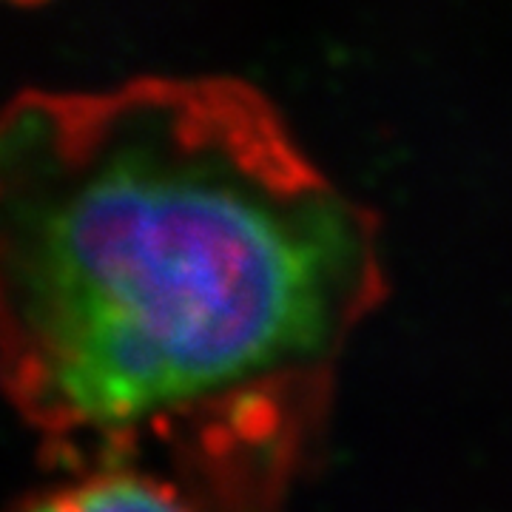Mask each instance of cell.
Returning a JSON list of instances; mask_svg holds the SVG:
<instances>
[{"instance_id":"3957f363","label":"cell","mask_w":512,"mask_h":512,"mask_svg":"<svg viewBox=\"0 0 512 512\" xmlns=\"http://www.w3.org/2000/svg\"><path fill=\"white\" fill-rule=\"evenodd\" d=\"M20 3H32V0H20Z\"/></svg>"},{"instance_id":"6da1fadb","label":"cell","mask_w":512,"mask_h":512,"mask_svg":"<svg viewBox=\"0 0 512 512\" xmlns=\"http://www.w3.org/2000/svg\"><path fill=\"white\" fill-rule=\"evenodd\" d=\"M387 293L382 228L237 77L23 92L0 123V376L63 478L268 507Z\"/></svg>"},{"instance_id":"7a4b0ae2","label":"cell","mask_w":512,"mask_h":512,"mask_svg":"<svg viewBox=\"0 0 512 512\" xmlns=\"http://www.w3.org/2000/svg\"><path fill=\"white\" fill-rule=\"evenodd\" d=\"M40 510H180L183 501L163 481L137 470H100L63 478L52 493L35 501Z\"/></svg>"}]
</instances>
